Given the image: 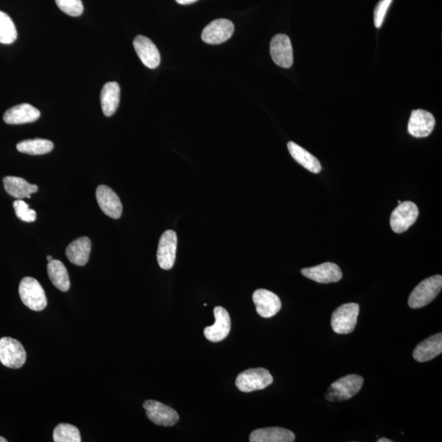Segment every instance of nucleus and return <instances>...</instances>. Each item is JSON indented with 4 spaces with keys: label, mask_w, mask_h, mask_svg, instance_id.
<instances>
[{
    "label": "nucleus",
    "mask_w": 442,
    "mask_h": 442,
    "mask_svg": "<svg viewBox=\"0 0 442 442\" xmlns=\"http://www.w3.org/2000/svg\"><path fill=\"white\" fill-rule=\"evenodd\" d=\"M288 149L293 158L303 167L312 173L318 174L322 170L321 162L308 151L303 149L294 142H288Z\"/></svg>",
    "instance_id": "nucleus-24"
},
{
    "label": "nucleus",
    "mask_w": 442,
    "mask_h": 442,
    "mask_svg": "<svg viewBox=\"0 0 442 442\" xmlns=\"http://www.w3.org/2000/svg\"><path fill=\"white\" fill-rule=\"evenodd\" d=\"M91 251V241L88 237L74 240L66 247V255L70 262L78 267H84L88 262Z\"/></svg>",
    "instance_id": "nucleus-21"
},
{
    "label": "nucleus",
    "mask_w": 442,
    "mask_h": 442,
    "mask_svg": "<svg viewBox=\"0 0 442 442\" xmlns=\"http://www.w3.org/2000/svg\"><path fill=\"white\" fill-rule=\"evenodd\" d=\"M48 275L54 287L62 292H67L70 289L71 283L69 273L65 265L60 260H53L47 265Z\"/></svg>",
    "instance_id": "nucleus-25"
},
{
    "label": "nucleus",
    "mask_w": 442,
    "mask_h": 442,
    "mask_svg": "<svg viewBox=\"0 0 442 442\" xmlns=\"http://www.w3.org/2000/svg\"><path fill=\"white\" fill-rule=\"evenodd\" d=\"M5 191L16 199H31V195L38 191L37 185L27 182L26 180L16 176H6L3 180Z\"/></svg>",
    "instance_id": "nucleus-22"
},
{
    "label": "nucleus",
    "mask_w": 442,
    "mask_h": 442,
    "mask_svg": "<svg viewBox=\"0 0 442 442\" xmlns=\"http://www.w3.org/2000/svg\"><path fill=\"white\" fill-rule=\"evenodd\" d=\"M18 39L14 22L5 12L0 11V43L10 45Z\"/></svg>",
    "instance_id": "nucleus-27"
},
{
    "label": "nucleus",
    "mask_w": 442,
    "mask_h": 442,
    "mask_svg": "<svg viewBox=\"0 0 442 442\" xmlns=\"http://www.w3.org/2000/svg\"><path fill=\"white\" fill-rule=\"evenodd\" d=\"M19 295L29 309L41 311L47 306V297L41 284L32 277H25L19 284Z\"/></svg>",
    "instance_id": "nucleus-3"
},
{
    "label": "nucleus",
    "mask_w": 442,
    "mask_h": 442,
    "mask_svg": "<svg viewBox=\"0 0 442 442\" xmlns=\"http://www.w3.org/2000/svg\"><path fill=\"white\" fill-rule=\"evenodd\" d=\"M441 288V275L432 276L423 280L410 295L408 303L410 308L419 309L426 306L439 296Z\"/></svg>",
    "instance_id": "nucleus-1"
},
{
    "label": "nucleus",
    "mask_w": 442,
    "mask_h": 442,
    "mask_svg": "<svg viewBox=\"0 0 442 442\" xmlns=\"http://www.w3.org/2000/svg\"><path fill=\"white\" fill-rule=\"evenodd\" d=\"M134 47L144 65L155 69L161 62V56L153 41L144 36H138L134 40Z\"/></svg>",
    "instance_id": "nucleus-17"
},
{
    "label": "nucleus",
    "mask_w": 442,
    "mask_h": 442,
    "mask_svg": "<svg viewBox=\"0 0 442 442\" xmlns=\"http://www.w3.org/2000/svg\"><path fill=\"white\" fill-rule=\"evenodd\" d=\"M175 1L180 4H183V5H187V4L197 2V0H175Z\"/></svg>",
    "instance_id": "nucleus-32"
},
{
    "label": "nucleus",
    "mask_w": 442,
    "mask_h": 442,
    "mask_svg": "<svg viewBox=\"0 0 442 442\" xmlns=\"http://www.w3.org/2000/svg\"><path fill=\"white\" fill-rule=\"evenodd\" d=\"M391 2H393V0H381V1L378 3L373 12V22L377 28L382 27L386 12L389 10Z\"/></svg>",
    "instance_id": "nucleus-31"
},
{
    "label": "nucleus",
    "mask_w": 442,
    "mask_h": 442,
    "mask_svg": "<svg viewBox=\"0 0 442 442\" xmlns=\"http://www.w3.org/2000/svg\"><path fill=\"white\" fill-rule=\"evenodd\" d=\"M214 323L205 328L206 339L212 343L221 342L228 336L231 330V319L228 311L224 307L217 306L214 309Z\"/></svg>",
    "instance_id": "nucleus-11"
},
{
    "label": "nucleus",
    "mask_w": 442,
    "mask_h": 442,
    "mask_svg": "<svg viewBox=\"0 0 442 442\" xmlns=\"http://www.w3.org/2000/svg\"><path fill=\"white\" fill-rule=\"evenodd\" d=\"M147 418L155 424L163 427L174 426L180 419L178 413L164 404L149 400L144 403Z\"/></svg>",
    "instance_id": "nucleus-8"
},
{
    "label": "nucleus",
    "mask_w": 442,
    "mask_h": 442,
    "mask_svg": "<svg viewBox=\"0 0 442 442\" xmlns=\"http://www.w3.org/2000/svg\"><path fill=\"white\" fill-rule=\"evenodd\" d=\"M53 441L56 442H81L79 429L69 423H60L54 428Z\"/></svg>",
    "instance_id": "nucleus-28"
},
{
    "label": "nucleus",
    "mask_w": 442,
    "mask_h": 442,
    "mask_svg": "<svg viewBox=\"0 0 442 442\" xmlns=\"http://www.w3.org/2000/svg\"><path fill=\"white\" fill-rule=\"evenodd\" d=\"M397 203H398V204H402V201L398 200V201H397Z\"/></svg>",
    "instance_id": "nucleus-36"
},
{
    "label": "nucleus",
    "mask_w": 442,
    "mask_h": 442,
    "mask_svg": "<svg viewBox=\"0 0 442 442\" xmlns=\"http://www.w3.org/2000/svg\"><path fill=\"white\" fill-rule=\"evenodd\" d=\"M96 199L99 208L106 216L119 219L122 214V204L119 197L107 185H99L96 191Z\"/></svg>",
    "instance_id": "nucleus-15"
},
{
    "label": "nucleus",
    "mask_w": 442,
    "mask_h": 442,
    "mask_svg": "<svg viewBox=\"0 0 442 442\" xmlns=\"http://www.w3.org/2000/svg\"><path fill=\"white\" fill-rule=\"evenodd\" d=\"M27 352L19 341L4 336L0 339V362L5 367L20 369L26 363Z\"/></svg>",
    "instance_id": "nucleus-6"
},
{
    "label": "nucleus",
    "mask_w": 442,
    "mask_h": 442,
    "mask_svg": "<svg viewBox=\"0 0 442 442\" xmlns=\"http://www.w3.org/2000/svg\"><path fill=\"white\" fill-rule=\"evenodd\" d=\"M418 206L413 201H406L399 204L391 213V228L397 234H402L415 224L419 217Z\"/></svg>",
    "instance_id": "nucleus-7"
},
{
    "label": "nucleus",
    "mask_w": 442,
    "mask_h": 442,
    "mask_svg": "<svg viewBox=\"0 0 442 442\" xmlns=\"http://www.w3.org/2000/svg\"><path fill=\"white\" fill-rule=\"evenodd\" d=\"M378 442H393V441L386 439L385 437H382V439H380L377 441Z\"/></svg>",
    "instance_id": "nucleus-33"
},
{
    "label": "nucleus",
    "mask_w": 442,
    "mask_h": 442,
    "mask_svg": "<svg viewBox=\"0 0 442 442\" xmlns=\"http://www.w3.org/2000/svg\"><path fill=\"white\" fill-rule=\"evenodd\" d=\"M273 378L267 369H250L238 374L235 384L243 393L262 390L272 384Z\"/></svg>",
    "instance_id": "nucleus-5"
},
{
    "label": "nucleus",
    "mask_w": 442,
    "mask_h": 442,
    "mask_svg": "<svg viewBox=\"0 0 442 442\" xmlns=\"http://www.w3.org/2000/svg\"><path fill=\"white\" fill-rule=\"evenodd\" d=\"M435 126V118L432 113L418 109L411 112L408 124V132L415 138L430 136Z\"/></svg>",
    "instance_id": "nucleus-16"
},
{
    "label": "nucleus",
    "mask_w": 442,
    "mask_h": 442,
    "mask_svg": "<svg viewBox=\"0 0 442 442\" xmlns=\"http://www.w3.org/2000/svg\"><path fill=\"white\" fill-rule=\"evenodd\" d=\"M256 312L263 318H271L280 312L282 303L279 297L267 289L256 290L252 295Z\"/></svg>",
    "instance_id": "nucleus-13"
},
{
    "label": "nucleus",
    "mask_w": 442,
    "mask_h": 442,
    "mask_svg": "<svg viewBox=\"0 0 442 442\" xmlns=\"http://www.w3.org/2000/svg\"><path fill=\"white\" fill-rule=\"evenodd\" d=\"M302 275L319 284H331L342 280L343 272L338 265L326 262L317 267L304 268Z\"/></svg>",
    "instance_id": "nucleus-12"
},
{
    "label": "nucleus",
    "mask_w": 442,
    "mask_h": 442,
    "mask_svg": "<svg viewBox=\"0 0 442 442\" xmlns=\"http://www.w3.org/2000/svg\"><path fill=\"white\" fill-rule=\"evenodd\" d=\"M360 306L357 303H347L336 308L332 313L331 326L338 334H351L355 330Z\"/></svg>",
    "instance_id": "nucleus-4"
},
{
    "label": "nucleus",
    "mask_w": 442,
    "mask_h": 442,
    "mask_svg": "<svg viewBox=\"0 0 442 442\" xmlns=\"http://www.w3.org/2000/svg\"><path fill=\"white\" fill-rule=\"evenodd\" d=\"M364 378L357 374H350L339 378L330 386L326 394L328 402H344L359 393L363 386Z\"/></svg>",
    "instance_id": "nucleus-2"
},
{
    "label": "nucleus",
    "mask_w": 442,
    "mask_h": 442,
    "mask_svg": "<svg viewBox=\"0 0 442 442\" xmlns=\"http://www.w3.org/2000/svg\"><path fill=\"white\" fill-rule=\"evenodd\" d=\"M14 208L16 217L24 222H34L36 220V212L29 208L28 204L23 199L16 200L14 203Z\"/></svg>",
    "instance_id": "nucleus-30"
},
{
    "label": "nucleus",
    "mask_w": 442,
    "mask_h": 442,
    "mask_svg": "<svg viewBox=\"0 0 442 442\" xmlns=\"http://www.w3.org/2000/svg\"><path fill=\"white\" fill-rule=\"evenodd\" d=\"M177 234L173 230L164 232L159 240L157 258L159 267L169 271L174 267L176 258Z\"/></svg>",
    "instance_id": "nucleus-9"
},
{
    "label": "nucleus",
    "mask_w": 442,
    "mask_h": 442,
    "mask_svg": "<svg viewBox=\"0 0 442 442\" xmlns=\"http://www.w3.org/2000/svg\"><path fill=\"white\" fill-rule=\"evenodd\" d=\"M8 441L3 437H0V442H7Z\"/></svg>",
    "instance_id": "nucleus-35"
},
{
    "label": "nucleus",
    "mask_w": 442,
    "mask_h": 442,
    "mask_svg": "<svg viewBox=\"0 0 442 442\" xmlns=\"http://www.w3.org/2000/svg\"><path fill=\"white\" fill-rule=\"evenodd\" d=\"M234 32V26L231 21L217 19L204 28L201 33V39L206 44L220 45L230 40Z\"/></svg>",
    "instance_id": "nucleus-10"
},
{
    "label": "nucleus",
    "mask_w": 442,
    "mask_h": 442,
    "mask_svg": "<svg viewBox=\"0 0 442 442\" xmlns=\"http://www.w3.org/2000/svg\"><path fill=\"white\" fill-rule=\"evenodd\" d=\"M57 5L66 14L79 16L83 14L84 6L82 0H56Z\"/></svg>",
    "instance_id": "nucleus-29"
},
{
    "label": "nucleus",
    "mask_w": 442,
    "mask_h": 442,
    "mask_svg": "<svg viewBox=\"0 0 442 442\" xmlns=\"http://www.w3.org/2000/svg\"><path fill=\"white\" fill-rule=\"evenodd\" d=\"M40 116L37 108L29 103H23L12 107L4 113L3 119L8 125H22L36 121Z\"/></svg>",
    "instance_id": "nucleus-18"
},
{
    "label": "nucleus",
    "mask_w": 442,
    "mask_h": 442,
    "mask_svg": "<svg viewBox=\"0 0 442 442\" xmlns=\"http://www.w3.org/2000/svg\"><path fill=\"white\" fill-rule=\"evenodd\" d=\"M121 88L117 82L105 84L101 91L100 99L103 114L106 116L114 115L119 107Z\"/></svg>",
    "instance_id": "nucleus-23"
},
{
    "label": "nucleus",
    "mask_w": 442,
    "mask_h": 442,
    "mask_svg": "<svg viewBox=\"0 0 442 442\" xmlns=\"http://www.w3.org/2000/svg\"><path fill=\"white\" fill-rule=\"evenodd\" d=\"M296 439L292 431L283 428H260L251 433V442H293Z\"/></svg>",
    "instance_id": "nucleus-20"
},
{
    "label": "nucleus",
    "mask_w": 442,
    "mask_h": 442,
    "mask_svg": "<svg viewBox=\"0 0 442 442\" xmlns=\"http://www.w3.org/2000/svg\"><path fill=\"white\" fill-rule=\"evenodd\" d=\"M53 147L52 141L36 138V140H27L19 143L16 145V149L20 153L29 155H44L50 153L53 149Z\"/></svg>",
    "instance_id": "nucleus-26"
},
{
    "label": "nucleus",
    "mask_w": 442,
    "mask_h": 442,
    "mask_svg": "<svg viewBox=\"0 0 442 442\" xmlns=\"http://www.w3.org/2000/svg\"><path fill=\"white\" fill-rule=\"evenodd\" d=\"M442 352V334H437L419 343L413 352L418 362H428L441 355Z\"/></svg>",
    "instance_id": "nucleus-19"
},
{
    "label": "nucleus",
    "mask_w": 442,
    "mask_h": 442,
    "mask_svg": "<svg viewBox=\"0 0 442 442\" xmlns=\"http://www.w3.org/2000/svg\"><path fill=\"white\" fill-rule=\"evenodd\" d=\"M47 260H48L49 262H52V260H53V256H47Z\"/></svg>",
    "instance_id": "nucleus-34"
},
{
    "label": "nucleus",
    "mask_w": 442,
    "mask_h": 442,
    "mask_svg": "<svg viewBox=\"0 0 442 442\" xmlns=\"http://www.w3.org/2000/svg\"><path fill=\"white\" fill-rule=\"evenodd\" d=\"M271 54L276 65L283 69H290L293 63V51L289 37L282 34L273 36L271 43Z\"/></svg>",
    "instance_id": "nucleus-14"
}]
</instances>
